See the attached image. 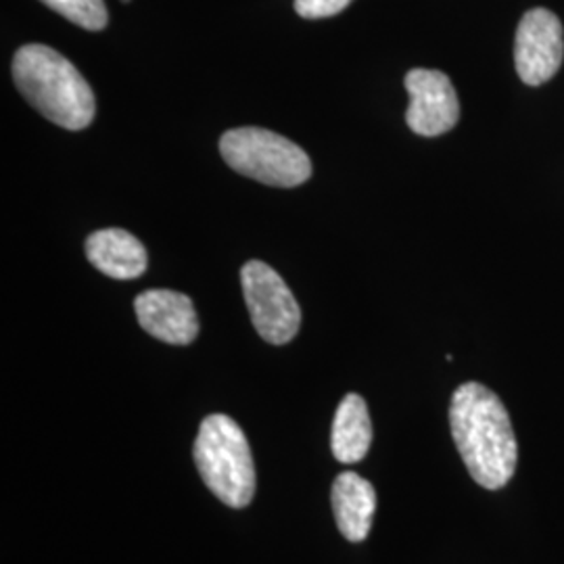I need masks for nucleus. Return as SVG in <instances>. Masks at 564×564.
Masks as SVG:
<instances>
[{"instance_id": "obj_1", "label": "nucleus", "mask_w": 564, "mask_h": 564, "mask_svg": "<svg viewBox=\"0 0 564 564\" xmlns=\"http://www.w3.org/2000/svg\"><path fill=\"white\" fill-rule=\"evenodd\" d=\"M449 426L470 477L502 489L517 470L519 447L502 400L481 383H464L449 403Z\"/></svg>"}, {"instance_id": "obj_2", "label": "nucleus", "mask_w": 564, "mask_h": 564, "mask_svg": "<svg viewBox=\"0 0 564 564\" xmlns=\"http://www.w3.org/2000/svg\"><path fill=\"white\" fill-rule=\"evenodd\" d=\"M13 82L21 97L59 128H88L97 102L90 84L72 61L44 44H25L13 57Z\"/></svg>"}, {"instance_id": "obj_3", "label": "nucleus", "mask_w": 564, "mask_h": 564, "mask_svg": "<svg viewBox=\"0 0 564 564\" xmlns=\"http://www.w3.org/2000/svg\"><path fill=\"white\" fill-rule=\"evenodd\" d=\"M203 484L226 506L245 508L256 496V464L241 426L226 414H209L195 442Z\"/></svg>"}, {"instance_id": "obj_4", "label": "nucleus", "mask_w": 564, "mask_h": 564, "mask_svg": "<svg viewBox=\"0 0 564 564\" xmlns=\"http://www.w3.org/2000/svg\"><path fill=\"white\" fill-rule=\"evenodd\" d=\"M224 162L268 186L293 188L312 176V162L300 144L263 128H235L220 139Z\"/></svg>"}, {"instance_id": "obj_5", "label": "nucleus", "mask_w": 564, "mask_h": 564, "mask_svg": "<svg viewBox=\"0 0 564 564\" xmlns=\"http://www.w3.org/2000/svg\"><path fill=\"white\" fill-rule=\"evenodd\" d=\"M241 284L251 323L263 341H293L300 333L302 310L281 274L268 263L251 260L242 265Z\"/></svg>"}, {"instance_id": "obj_6", "label": "nucleus", "mask_w": 564, "mask_h": 564, "mask_svg": "<svg viewBox=\"0 0 564 564\" xmlns=\"http://www.w3.org/2000/svg\"><path fill=\"white\" fill-rule=\"evenodd\" d=\"M564 59V32L561 20L547 9H531L517 30L514 63L521 80L540 86L552 80Z\"/></svg>"}, {"instance_id": "obj_7", "label": "nucleus", "mask_w": 564, "mask_h": 564, "mask_svg": "<svg viewBox=\"0 0 564 564\" xmlns=\"http://www.w3.org/2000/svg\"><path fill=\"white\" fill-rule=\"evenodd\" d=\"M410 107L405 121L419 137H442L460 120V102L452 80L437 69H412L405 76Z\"/></svg>"}, {"instance_id": "obj_8", "label": "nucleus", "mask_w": 564, "mask_h": 564, "mask_svg": "<svg viewBox=\"0 0 564 564\" xmlns=\"http://www.w3.org/2000/svg\"><path fill=\"white\" fill-rule=\"evenodd\" d=\"M134 312L151 337L170 345H188L199 335L193 302L178 291L149 289L134 300Z\"/></svg>"}, {"instance_id": "obj_9", "label": "nucleus", "mask_w": 564, "mask_h": 564, "mask_svg": "<svg viewBox=\"0 0 564 564\" xmlns=\"http://www.w3.org/2000/svg\"><path fill=\"white\" fill-rule=\"evenodd\" d=\"M86 256L99 272L116 281H134L147 272V249L121 228L97 230L86 239Z\"/></svg>"}, {"instance_id": "obj_10", "label": "nucleus", "mask_w": 564, "mask_h": 564, "mask_svg": "<svg viewBox=\"0 0 564 564\" xmlns=\"http://www.w3.org/2000/svg\"><path fill=\"white\" fill-rule=\"evenodd\" d=\"M330 502L343 538L364 542L377 512V491L372 484L351 470L341 473L333 484Z\"/></svg>"}, {"instance_id": "obj_11", "label": "nucleus", "mask_w": 564, "mask_h": 564, "mask_svg": "<svg viewBox=\"0 0 564 564\" xmlns=\"http://www.w3.org/2000/svg\"><path fill=\"white\" fill-rule=\"evenodd\" d=\"M372 444V423L368 416V405L358 393L343 398L330 433V447L335 458L343 464L364 460Z\"/></svg>"}, {"instance_id": "obj_12", "label": "nucleus", "mask_w": 564, "mask_h": 564, "mask_svg": "<svg viewBox=\"0 0 564 564\" xmlns=\"http://www.w3.org/2000/svg\"><path fill=\"white\" fill-rule=\"evenodd\" d=\"M41 2H44L48 9L57 11L65 20L90 32H99L109 21L105 0H41Z\"/></svg>"}, {"instance_id": "obj_13", "label": "nucleus", "mask_w": 564, "mask_h": 564, "mask_svg": "<svg viewBox=\"0 0 564 564\" xmlns=\"http://www.w3.org/2000/svg\"><path fill=\"white\" fill-rule=\"evenodd\" d=\"M354 0H295V11L303 20H324L345 11Z\"/></svg>"}, {"instance_id": "obj_14", "label": "nucleus", "mask_w": 564, "mask_h": 564, "mask_svg": "<svg viewBox=\"0 0 564 564\" xmlns=\"http://www.w3.org/2000/svg\"><path fill=\"white\" fill-rule=\"evenodd\" d=\"M121 2H130V0H121Z\"/></svg>"}]
</instances>
